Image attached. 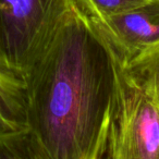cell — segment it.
Segmentation results:
<instances>
[{
	"label": "cell",
	"mask_w": 159,
	"mask_h": 159,
	"mask_svg": "<svg viewBox=\"0 0 159 159\" xmlns=\"http://www.w3.org/2000/svg\"><path fill=\"white\" fill-rule=\"evenodd\" d=\"M119 55L74 0L23 77L25 120L47 159H102L118 92Z\"/></svg>",
	"instance_id": "6da1fadb"
},
{
	"label": "cell",
	"mask_w": 159,
	"mask_h": 159,
	"mask_svg": "<svg viewBox=\"0 0 159 159\" xmlns=\"http://www.w3.org/2000/svg\"><path fill=\"white\" fill-rule=\"evenodd\" d=\"M118 55V92L107 159H159V87L152 75L129 69Z\"/></svg>",
	"instance_id": "7a4b0ae2"
},
{
	"label": "cell",
	"mask_w": 159,
	"mask_h": 159,
	"mask_svg": "<svg viewBox=\"0 0 159 159\" xmlns=\"http://www.w3.org/2000/svg\"><path fill=\"white\" fill-rule=\"evenodd\" d=\"M74 0H0V68L23 80Z\"/></svg>",
	"instance_id": "3957f363"
},
{
	"label": "cell",
	"mask_w": 159,
	"mask_h": 159,
	"mask_svg": "<svg viewBox=\"0 0 159 159\" xmlns=\"http://www.w3.org/2000/svg\"><path fill=\"white\" fill-rule=\"evenodd\" d=\"M91 16L126 62L159 47V0L110 18Z\"/></svg>",
	"instance_id": "277c9868"
},
{
	"label": "cell",
	"mask_w": 159,
	"mask_h": 159,
	"mask_svg": "<svg viewBox=\"0 0 159 159\" xmlns=\"http://www.w3.org/2000/svg\"><path fill=\"white\" fill-rule=\"evenodd\" d=\"M0 159H47L27 125L0 126Z\"/></svg>",
	"instance_id": "5b68a950"
},
{
	"label": "cell",
	"mask_w": 159,
	"mask_h": 159,
	"mask_svg": "<svg viewBox=\"0 0 159 159\" xmlns=\"http://www.w3.org/2000/svg\"><path fill=\"white\" fill-rule=\"evenodd\" d=\"M87 12L100 19L125 13L149 0H75Z\"/></svg>",
	"instance_id": "8992f818"
},
{
	"label": "cell",
	"mask_w": 159,
	"mask_h": 159,
	"mask_svg": "<svg viewBox=\"0 0 159 159\" xmlns=\"http://www.w3.org/2000/svg\"><path fill=\"white\" fill-rule=\"evenodd\" d=\"M125 64L131 70L152 75L159 87V47L130 62L125 61Z\"/></svg>",
	"instance_id": "52a82bcc"
}]
</instances>
